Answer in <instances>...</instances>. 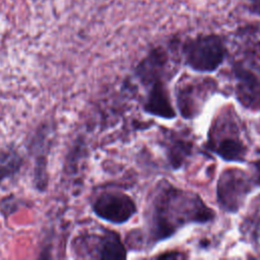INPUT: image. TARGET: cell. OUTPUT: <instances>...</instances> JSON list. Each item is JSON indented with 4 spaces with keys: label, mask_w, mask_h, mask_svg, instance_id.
Returning a JSON list of instances; mask_svg holds the SVG:
<instances>
[{
    "label": "cell",
    "mask_w": 260,
    "mask_h": 260,
    "mask_svg": "<svg viewBox=\"0 0 260 260\" xmlns=\"http://www.w3.org/2000/svg\"><path fill=\"white\" fill-rule=\"evenodd\" d=\"M214 90V80L209 78H192L180 82L176 89V104L182 117L193 119L200 115L205 102Z\"/></svg>",
    "instance_id": "5b68a950"
},
{
    "label": "cell",
    "mask_w": 260,
    "mask_h": 260,
    "mask_svg": "<svg viewBox=\"0 0 260 260\" xmlns=\"http://www.w3.org/2000/svg\"><path fill=\"white\" fill-rule=\"evenodd\" d=\"M235 93L238 102L251 111L260 110V78L256 73L237 64L234 68Z\"/></svg>",
    "instance_id": "ba28073f"
},
{
    "label": "cell",
    "mask_w": 260,
    "mask_h": 260,
    "mask_svg": "<svg viewBox=\"0 0 260 260\" xmlns=\"http://www.w3.org/2000/svg\"><path fill=\"white\" fill-rule=\"evenodd\" d=\"M146 86H148V89L143 110L162 119L175 118L176 111L173 107L166 80L158 79L148 83Z\"/></svg>",
    "instance_id": "9c48e42d"
},
{
    "label": "cell",
    "mask_w": 260,
    "mask_h": 260,
    "mask_svg": "<svg viewBox=\"0 0 260 260\" xmlns=\"http://www.w3.org/2000/svg\"><path fill=\"white\" fill-rule=\"evenodd\" d=\"M232 110H224L214 117L207 139V147L225 161L246 160L248 145L244 141L241 126Z\"/></svg>",
    "instance_id": "7a4b0ae2"
},
{
    "label": "cell",
    "mask_w": 260,
    "mask_h": 260,
    "mask_svg": "<svg viewBox=\"0 0 260 260\" xmlns=\"http://www.w3.org/2000/svg\"><path fill=\"white\" fill-rule=\"evenodd\" d=\"M214 216L213 209L198 194L164 181L157 185L148 209V243L154 245L169 239L187 224L205 223Z\"/></svg>",
    "instance_id": "6da1fadb"
},
{
    "label": "cell",
    "mask_w": 260,
    "mask_h": 260,
    "mask_svg": "<svg viewBox=\"0 0 260 260\" xmlns=\"http://www.w3.org/2000/svg\"><path fill=\"white\" fill-rule=\"evenodd\" d=\"M50 133L48 127L45 125L40 126V129L36 131L32 139L30 140L29 148L35 155V186L39 191H44L48 185V173H47V153L49 151V144L47 142L48 134Z\"/></svg>",
    "instance_id": "30bf717a"
},
{
    "label": "cell",
    "mask_w": 260,
    "mask_h": 260,
    "mask_svg": "<svg viewBox=\"0 0 260 260\" xmlns=\"http://www.w3.org/2000/svg\"><path fill=\"white\" fill-rule=\"evenodd\" d=\"M166 139L167 154L170 164L174 169H179L186 157L191 153L192 143L181 137L170 135Z\"/></svg>",
    "instance_id": "7c38bea8"
},
{
    "label": "cell",
    "mask_w": 260,
    "mask_h": 260,
    "mask_svg": "<svg viewBox=\"0 0 260 260\" xmlns=\"http://www.w3.org/2000/svg\"><path fill=\"white\" fill-rule=\"evenodd\" d=\"M225 55V45L216 35H201L186 41L183 46L185 64L199 73L215 71L223 62Z\"/></svg>",
    "instance_id": "3957f363"
},
{
    "label": "cell",
    "mask_w": 260,
    "mask_h": 260,
    "mask_svg": "<svg viewBox=\"0 0 260 260\" xmlns=\"http://www.w3.org/2000/svg\"><path fill=\"white\" fill-rule=\"evenodd\" d=\"M250 10L253 13L260 14V0H251L250 1Z\"/></svg>",
    "instance_id": "5bb4252c"
},
{
    "label": "cell",
    "mask_w": 260,
    "mask_h": 260,
    "mask_svg": "<svg viewBox=\"0 0 260 260\" xmlns=\"http://www.w3.org/2000/svg\"><path fill=\"white\" fill-rule=\"evenodd\" d=\"M23 158L13 146L0 148V185L14 178L21 170Z\"/></svg>",
    "instance_id": "8fae6325"
},
{
    "label": "cell",
    "mask_w": 260,
    "mask_h": 260,
    "mask_svg": "<svg viewBox=\"0 0 260 260\" xmlns=\"http://www.w3.org/2000/svg\"><path fill=\"white\" fill-rule=\"evenodd\" d=\"M251 167H252L251 177L254 181V184L256 187H260V159H257L251 162Z\"/></svg>",
    "instance_id": "4fadbf2b"
},
{
    "label": "cell",
    "mask_w": 260,
    "mask_h": 260,
    "mask_svg": "<svg viewBox=\"0 0 260 260\" xmlns=\"http://www.w3.org/2000/svg\"><path fill=\"white\" fill-rule=\"evenodd\" d=\"M255 184L247 172L238 168L221 172L216 184V199L219 207L228 213H236L245 203Z\"/></svg>",
    "instance_id": "277c9868"
},
{
    "label": "cell",
    "mask_w": 260,
    "mask_h": 260,
    "mask_svg": "<svg viewBox=\"0 0 260 260\" xmlns=\"http://www.w3.org/2000/svg\"><path fill=\"white\" fill-rule=\"evenodd\" d=\"M78 246L86 251L85 257L98 259H124L127 250L119 234L105 230L102 234H91L79 238Z\"/></svg>",
    "instance_id": "52a82bcc"
},
{
    "label": "cell",
    "mask_w": 260,
    "mask_h": 260,
    "mask_svg": "<svg viewBox=\"0 0 260 260\" xmlns=\"http://www.w3.org/2000/svg\"><path fill=\"white\" fill-rule=\"evenodd\" d=\"M91 207L96 216L115 224L128 221L137 212V206L128 194L114 190L99 194Z\"/></svg>",
    "instance_id": "8992f818"
}]
</instances>
